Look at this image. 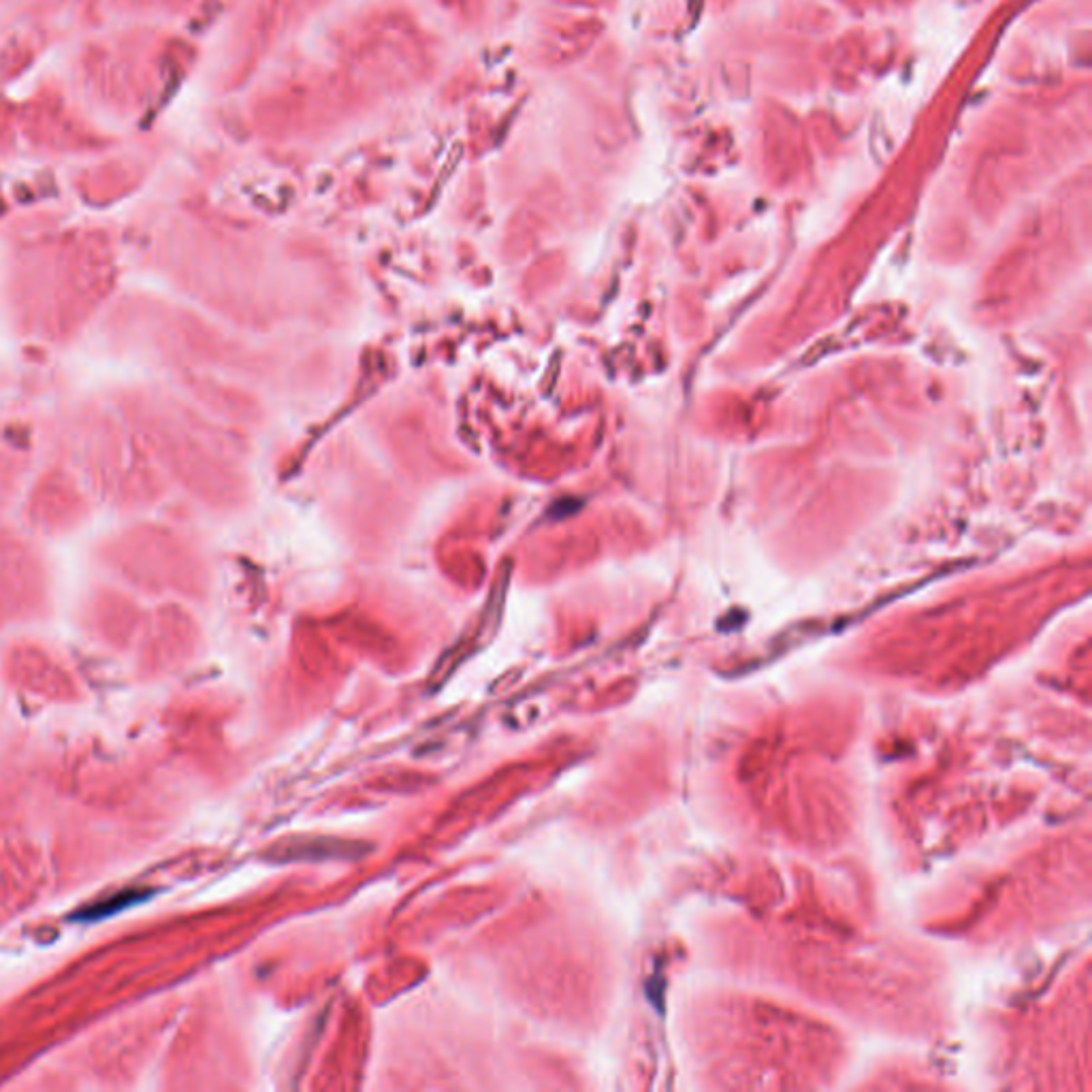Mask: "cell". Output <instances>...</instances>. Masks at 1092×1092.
Here are the masks:
<instances>
[{"label":"cell","instance_id":"1","mask_svg":"<svg viewBox=\"0 0 1092 1092\" xmlns=\"http://www.w3.org/2000/svg\"><path fill=\"white\" fill-rule=\"evenodd\" d=\"M365 847L354 845L340 839H324V836H316V839H289L273 847V860L275 862H297V860H331V858H359L363 855Z\"/></svg>","mask_w":1092,"mask_h":1092},{"label":"cell","instance_id":"2","mask_svg":"<svg viewBox=\"0 0 1092 1092\" xmlns=\"http://www.w3.org/2000/svg\"><path fill=\"white\" fill-rule=\"evenodd\" d=\"M146 896H148V894H141V892H135V890H132V892H122V894H118V896L114 898V901H107V903H98V905H95V907H92V910H90V911H84V913H81V917H84V920H97V917L114 913V911L122 910V907L132 905V903H139V901H144V898H146Z\"/></svg>","mask_w":1092,"mask_h":1092}]
</instances>
